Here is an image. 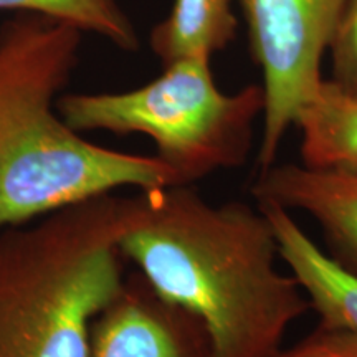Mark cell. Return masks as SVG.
<instances>
[{"mask_svg": "<svg viewBox=\"0 0 357 357\" xmlns=\"http://www.w3.org/2000/svg\"><path fill=\"white\" fill-rule=\"evenodd\" d=\"M119 250L160 296L204 321L217 357L273 356L311 310L276 265L278 240L258 205H213L192 185L139 190Z\"/></svg>", "mask_w": 357, "mask_h": 357, "instance_id": "6da1fadb", "label": "cell"}, {"mask_svg": "<svg viewBox=\"0 0 357 357\" xmlns=\"http://www.w3.org/2000/svg\"><path fill=\"white\" fill-rule=\"evenodd\" d=\"M82 37L38 13L0 26V230L123 187L181 185L155 155L95 144L58 113Z\"/></svg>", "mask_w": 357, "mask_h": 357, "instance_id": "7a4b0ae2", "label": "cell"}, {"mask_svg": "<svg viewBox=\"0 0 357 357\" xmlns=\"http://www.w3.org/2000/svg\"><path fill=\"white\" fill-rule=\"evenodd\" d=\"M131 200L98 195L0 230V357H88L126 280Z\"/></svg>", "mask_w": 357, "mask_h": 357, "instance_id": "3957f363", "label": "cell"}, {"mask_svg": "<svg viewBox=\"0 0 357 357\" xmlns=\"http://www.w3.org/2000/svg\"><path fill=\"white\" fill-rule=\"evenodd\" d=\"M263 106L261 84L223 93L212 56L204 55L169 63L153 82L129 91L63 93L56 101L63 121L78 132L149 137L155 158L181 185L243 166Z\"/></svg>", "mask_w": 357, "mask_h": 357, "instance_id": "277c9868", "label": "cell"}, {"mask_svg": "<svg viewBox=\"0 0 357 357\" xmlns=\"http://www.w3.org/2000/svg\"><path fill=\"white\" fill-rule=\"evenodd\" d=\"M261 71L263 132L257 162L273 166L301 106L323 82L321 63L344 0H238Z\"/></svg>", "mask_w": 357, "mask_h": 357, "instance_id": "5b68a950", "label": "cell"}, {"mask_svg": "<svg viewBox=\"0 0 357 357\" xmlns=\"http://www.w3.org/2000/svg\"><path fill=\"white\" fill-rule=\"evenodd\" d=\"M88 357H217L204 321L134 271L98 316Z\"/></svg>", "mask_w": 357, "mask_h": 357, "instance_id": "8992f818", "label": "cell"}, {"mask_svg": "<svg viewBox=\"0 0 357 357\" xmlns=\"http://www.w3.org/2000/svg\"><path fill=\"white\" fill-rule=\"evenodd\" d=\"M257 202L307 213L323 230L329 258L357 276V172L275 162L252 187Z\"/></svg>", "mask_w": 357, "mask_h": 357, "instance_id": "52a82bcc", "label": "cell"}, {"mask_svg": "<svg viewBox=\"0 0 357 357\" xmlns=\"http://www.w3.org/2000/svg\"><path fill=\"white\" fill-rule=\"evenodd\" d=\"M278 240L280 258L305 289L311 307L323 323L357 329V276L347 273L275 204L260 202Z\"/></svg>", "mask_w": 357, "mask_h": 357, "instance_id": "ba28073f", "label": "cell"}, {"mask_svg": "<svg viewBox=\"0 0 357 357\" xmlns=\"http://www.w3.org/2000/svg\"><path fill=\"white\" fill-rule=\"evenodd\" d=\"M294 126L301 131V164L357 172V95L354 93L324 78L301 106Z\"/></svg>", "mask_w": 357, "mask_h": 357, "instance_id": "9c48e42d", "label": "cell"}, {"mask_svg": "<svg viewBox=\"0 0 357 357\" xmlns=\"http://www.w3.org/2000/svg\"><path fill=\"white\" fill-rule=\"evenodd\" d=\"M231 0H174L151 32V48L166 66L187 56H213L235 37Z\"/></svg>", "mask_w": 357, "mask_h": 357, "instance_id": "30bf717a", "label": "cell"}, {"mask_svg": "<svg viewBox=\"0 0 357 357\" xmlns=\"http://www.w3.org/2000/svg\"><path fill=\"white\" fill-rule=\"evenodd\" d=\"M0 10L38 13L108 40L124 52L139 48L136 26L118 0H0Z\"/></svg>", "mask_w": 357, "mask_h": 357, "instance_id": "8fae6325", "label": "cell"}, {"mask_svg": "<svg viewBox=\"0 0 357 357\" xmlns=\"http://www.w3.org/2000/svg\"><path fill=\"white\" fill-rule=\"evenodd\" d=\"M328 53L333 61V82L357 95V0L342 3Z\"/></svg>", "mask_w": 357, "mask_h": 357, "instance_id": "7c38bea8", "label": "cell"}, {"mask_svg": "<svg viewBox=\"0 0 357 357\" xmlns=\"http://www.w3.org/2000/svg\"><path fill=\"white\" fill-rule=\"evenodd\" d=\"M270 357H357V329L321 323L291 347Z\"/></svg>", "mask_w": 357, "mask_h": 357, "instance_id": "4fadbf2b", "label": "cell"}]
</instances>
